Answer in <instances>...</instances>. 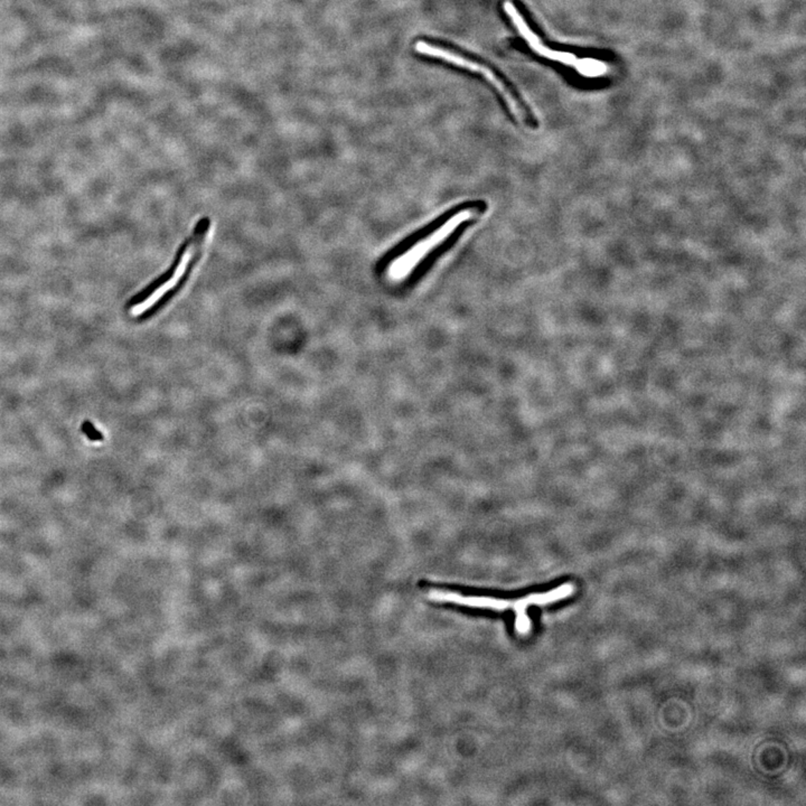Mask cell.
I'll return each mask as SVG.
<instances>
[{
  "instance_id": "cell-1",
  "label": "cell",
  "mask_w": 806,
  "mask_h": 806,
  "mask_svg": "<svg viewBox=\"0 0 806 806\" xmlns=\"http://www.w3.org/2000/svg\"><path fill=\"white\" fill-rule=\"evenodd\" d=\"M211 225L210 218H203L196 223L193 232L178 248L171 267L151 284L140 301L131 305L129 310L131 317L147 315L148 312L167 304L181 291L199 264L210 236Z\"/></svg>"
},
{
  "instance_id": "cell-2",
  "label": "cell",
  "mask_w": 806,
  "mask_h": 806,
  "mask_svg": "<svg viewBox=\"0 0 806 806\" xmlns=\"http://www.w3.org/2000/svg\"><path fill=\"white\" fill-rule=\"evenodd\" d=\"M575 591L572 584H565L560 587L554 588L552 591L545 593H532L523 598L513 600L505 599L492 598V597L463 596L459 593H449L443 591H430L428 598L434 602H450V604H463L469 607L489 608L494 611H506L513 607L517 613L515 619V630L519 635H528L531 630V622L526 615V608L531 604H548L559 602L561 599L571 596Z\"/></svg>"
},
{
  "instance_id": "cell-3",
  "label": "cell",
  "mask_w": 806,
  "mask_h": 806,
  "mask_svg": "<svg viewBox=\"0 0 806 806\" xmlns=\"http://www.w3.org/2000/svg\"><path fill=\"white\" fill-rule=\"evenodd\" d=\"M489 208V205L485 201L482 199H476V201H467L460 203V204L455 205L452 208L445 211L443 213L440 214L436 219L432 220V222L427 223L425 227L418 229L415 232L411 233L410 236L401 240L397 245L391 248L383 257L379 260L377 264V270L379 273H382L386 268L390 267L395 264L397 260L406 256V253L415 249L421 243H425L427 238H432L436 234L437 231L441 230L448 222L454 220L456 216H459V214L465 213V212H473V213L480 214L485 213Z\"/></svg>"
},
{
  "instance_id": "cell-4",
  "label": "cell",
  "mask_w": 806,
  "mask_h": 806,
  "mask_svg": "<svg viewBox=\"0 0 806 806\" xmlns=\"http://www.w3.org/2000/svg\"><path fill=\"white\" fill-rule=\"evenodd\" d=\"M416 51L419 54L425 55V56L434 57V59H439V60L445 61V62L450 63L453 66H458V68H465L473 73H478L482 77H485L487 82L491 83L492 86L496 89L499 93L502 96L503 99L508 105V109L514 114L515 118L526 123L529 121L528 114L526 110L523 109L522 105L517 102V100L514 97L511 90L505 86V83L503 82L500 77H497L494 72L492 71L491 68L486 66H482L480 63L474 62V61L466 59L462 55L455 53V52L449 51V50L439 47V46L434 45V44H429L425 40H418L415 45Z\"/></svg>"
},
{
  "instance_id": "cell-5",
  "label": "cell",
  "mask_w": 806,
  "mask_h": 806,
  "mask_svg": "<svg viewBox=\"0 0 806 806\" xmlns=\"http://www.w3.org/2000/svg\"><path fill=\"white\" fill-rule=\"evenodd\" d=\"M503 9L508 15V18L511 20L515 29H517L519 34L522 35L523 38L526 40L528 45L531 47L532 51L535 52L540 56L545 57L549 60L559 61V62L565 63V64H570V66H576V57L574 55L569 54V53H562V52L552 51L547 46L543 45L542 42L540 40L531 27L528 25L526 20L523 17V15L519 12L517 6L512 3L511 0H505L503 3Z\"/></svg>"
},
{
  "instance_id": "cell-6",
  "label": "cell",
  "mask_w": 806,
  "mask_h": 806,
  "mask_svg": "<svg viewBox=\"0 0 806 806\" xmlns=\"http://www.w3.org/2000/svg\"><path fill=\"white\" fill-rule=\"evenodd\" d=\"M471 223H473V220L462 222L448 236L443 238L440 243L430 249L428 254H426L423 258V261L416 267L415 271L411 275V280H418L425 273H428V270L434 266V262L437 261V259L445 254L447 251L450 250L456 245V242L459 240L460 236H463L464 231L467 230V227L471 225Z\"/></svg>"
},
{
  "instance_id": "cell-7",
  "label": "cell",
  "mask_w": 806,
  "mask_h": 806,
  "mask_svg": "<svg viewBox=\"0 0 806 806\" xmlns=\"http://www.w3.org/2000/svg\"><path fill=\"white\" fill-rule=\"evenodd\" d=\"M81 432L92 441H102L103 440V434L94 427L93 423L90 420L83 421Z\"/></svg>"
}]
</instances>
